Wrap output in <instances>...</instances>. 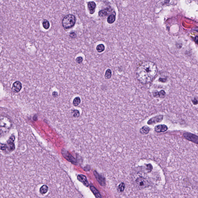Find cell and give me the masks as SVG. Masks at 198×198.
I'll return each instance as SVG.
<instances>
[{"label":"cell","mask_w":198,"mask_h":198,"mask_svg":"<svg viewBox=\"0 0 198 198\" xmlns=\"http://www.w3.org/2000/svg\"><path fill=\"white\" fill-rule=\"evenodd\" d=\"M157 71V66L154 62L145 61L142 62L137 69V78L142 84H148L154 79Z\"/></svg>","instance_id":"1"},{"label":"cell","mask_w":198,"mask_h":198,"mask_svg":"<svg viewBox=\"0 0 198 198\" xmlns=\"http://www.w3.org/2000/svg\"><path fill=\"white\" fill-rule=\"evenodd\" d=\"M76 22V17L74 15H67L62 20V25L64 28L69 29L73 27Z\"/></svg>","instance_id":"2"},{"label":"cell","mask_w":198,"mask_h":198,"mask_svg":"<svg viewBox=\"0 0 198 198\" xmlns=\"http://www.w3.org/2000/svg\"><path fill=\"white\" fill-rule=\"evenodd\" d=\"M184 136L188 140L191 141L195 144H198V137L195 135L186 132L184 134Z\"/></svg>","instance_id":"3"},{"label":"cell","mask_w":198,"mask_h":198,"mask_svg":"<svg viewBox=\"0 0 198 198\" xmlns=\"http://www.w3.org/2000/svg\"><path fill=\"white\" fill-rule=\"evenodd\" d=\"M162 119H163L162 115H158L150 119L148 121L147 124L149 125H154L155 124L161 122Z\"/></svg>","instance_id":"4"},{"label":"cell","mask_w":198,"mask_h":198,"mask_svg":"<svg viewBox=\"0 0 198 198\" xmlns=\"http://www.w3.org/2000/svg\"><path fill=\"white\" fill-rule=\"evenodd\" d=\"M22 87L21 83L19 81H16L13 84L12 87V91L14 93H18L20 92Z\"/></svg>","instance_id":"5"},{"label":"cell","mask_w":198,"mask_h":198,"mask_svg":"<svg viewBox=\"0 0 198 198\" xmlns=\"http://www.w3.org/2000/svg\"><path fill=\"white\" fill-rule=\"evenodd\" d=\"M87 7L89 12V13L91 14H93L95 11L96 8V4L93 1L89 2L87 4Z\"/></svg>","instance_id":"6"},{"label":"cell","mask_w":198,"mask_h":198,"mask_svg":"<svg viewBox=\"0 0 198 198\" xmlns=\"http://www.w3.org/2000/svg\"><path fill=\"white\" fill-rule=\"evenodd\" d=\"M167 129V127L164 125H158L156 126L155 127V131L157 133L165 132L166 131Z\"/></svg>","instance_id":"7"},{"label":"cell","mask_w":198,"mask_h":198,"mask_svg":"<svg viewBox=\"0 0 198 198\" xmlns=\"http://www.w3.org/2000/svg\"><path fill=\"white\" fill-rule=\"evenodd\" d=\"M137 185L140 187H146L147 184V181L143 178H139L136 181Z\"/></svg>","instance_id":"8"},{"label":"cell","mask_w":198,"mask_h":198,"mask_svg":"<svg viewBox=\"0 0 198 198\" xmlns=\"http://www.w3.org/2000/svg\"><path fill=\"white\" fill-rule=\"evenodd\" d=\"M110 9H105L101 10L99 12V16L100 17H104L107 16L110 13Z\"/></svg>","instance_id":"9"},{"label":"cell","mask_w":198,"mask_h":198,"mask_svg":"<svg viewBox=\"0 0 198 198\" xmlns=\"http://www.w3.org/2000/svg\"><path fill=\"white\" fill-rule=\"evenodd\" d=\"M115 19H116V13H115V12H114V13L113 14L110 15L108 17L107 19V22L109 24H111L115 21Z\"/></svg>","instance_id":"10"},{"label":"cell","mask_w":198,"mask_h":198,"mask_svg":"<svg viewBox=\"0 0 198 198\" xmlns=\"http://www.w3.org/2000/svg\"><path fill=\"white\" fill-rule=\"evenodd\" d=\"M94 174L96 178H97V181H98L99 183H100V184H101L102 186L104 185L105 184V182L104 179H103V177H102L101 176H100L96 171H94Z\"/></svg>","instance_id":"11"},{"label":"cell","mask_w":198,"mask_h":198,"mask_svg":"<svg viewBox=\"0 0 198 198\" xmlns=\"http://www.w3.org/2000/svg\"><path fill=\"white\" fill-rule=\"evenodd\" d=\"M78 179L82 182L83 183V184L86 186H88L89 185V184H88L87 178L84 175H81L79 176Z\"/></svg>","instance_id":"12"},{"label":"cell","mask_w":198,"mask_h":198,"mask_svg":"<svg viewBox=\"0 0 198 198\" xmlns=\"http://www.w3.org/2000/svg\"><path fill=\"white\" fill-rule=\"evenodd\" d=\"M90 188H91V191H92V192L95 195V196L96 197H97V198H102L101 195L100 194V193L93 186L91 185L90 187Z\"/></svg>","instance_id":"13"},{"label":"cell","mask_w":198,"mask_h":198,"mask_svg":"<svg viewBox=\"0 0 198 198\" xmlns=\"http://www.w3.org/2000/svg\"><path fill=\"white\" fill-rule=\"evenodd\" d=\"M150 129L149 127L147 126L143 127L140 130V133L142 134H147L149 133Z\"/></svg>","instance_id":"14"},{"label":"cell","mask_w":198,"mask_h":198,"mask_svg":"<svg viewBox=\"0 0 198 198\" xmlns=\"http://www.w3.org/2000/svg\"><path fill=\"white\" fill-rule=\"evenodd\" d=\"M154 97L156 96H159L161 98H164L166 97V93L165 91L163 90L159 92H156L154 94Z\"/></svg>","instance_id":"15"},{"label":"cell","mask_w":198,"mask_h":198,"mask_svg":"<svg viewBox=\"0 0 198 198\" xmlns=\"http://www.w3.org/2000/svg\"><path fill=\"white\" fill-rule=\"evenodd\" d=\"M112 75V72L111 69H108L106 70L105 74V78L106 79H110Z\"/></svg>","instance_id":"16"},{"label":"cell","mask_w":198,"mask_h":198,"mask_svg":"<svg viewBox=\"0 0 198 198\" xmlns=\"http://www.w3.org/2000/svg\"><path fill=\"white\" fill-rule=\"evenodd\" d=\"M105 46L103 44H100L97 47V50L99 53H101L105 51Z\"/></svg>","instance_id":"17"},{"label":"cell","mask_w":198,"mask_h":198,"mask_svg":"<svg viewBox=\"0 0 198 198\" xmlns=\"http://www.w3.org/2000/svg\"><path fill=\"white\" fill-rule=\"evenodd\" d=\"M43 26L45 29H48L50 27V23L47 20H44L42 23Z\"/></svg>","instance_id":"18"},{"label":"cell","mask_w":198,"mask_h":198,"mask_svg":"<svg viewBox=\"0 0 198 198\" xmlns=\"http://www.w3.org/2000/svg\"><path fill=\"white\" fill-rule=\"evenodd\" d=\"M125 185L124 183H121L119 185V189L120 191L121 192L124 191L125 189Z\"/></svg>","instance_id":"19"},{"label":"cell","mask_w":198,"mask_h":198,"mask_svg":"<svg viewBox=\"0 0 198 198\" xmlns=\"http://www.w3.org/2000/svg\"><path fill=\"white\" fill-rule=\"evenodd\" d=\"M76 61L77 63L80 64L82 63V62L83 61V58L81 57H78L76 59Z\"/></svg>","instance_id":"20"},{"label":"cell","mask_w":198,"mask_h":198,"mask_svg":"<svg viewBox=\"0 0 198 198\" xmlns=\"http://www.w3.org/2000/svg\"><path fill=\"white\" fill-rule=\"evenodd\" d=\"M69 36L72 38H76V34L74 32H70Z\"/></svg>","instance_id":"21"},{"label":"cell","mask_w":198,"mask_h":198,"mask_svg":"<svg viewBox=\"0 0 198 198\" xmlns=\"http://www.w3.org/2000/svg\"><path fill=\"white\" fill-rule=\"evenodd\" d=\"M193 104L194 105H197L198 103V99L196 98H194V99L192 100Z\"/></svg>","instance_id":"22"},{"label":"cell","mask_w":198,"mask_h":198,"mask_svg":"<svg viewBox=\"0 0 198 198\" xmlns=\"http://www.w3.org/2000/svg\"><path fill=\"white\" fill-rule=\"evenodd\" d=\"M195 42H196L197 43H198V36H196V37H195Z\"/></svg>","instance_id":"23"},{"label":"cell","mask_w":198,"mask_h":198,"mask_svg":"<svg viewBox=\"0 0 198 198\" xmlns=\"http://www.w3.org/2000/svg\"><path fill=\"white\" fill-rule=\"evenodd\" d=\"M196 31V32H198V28H195V29H194Z\"/></svg>","instance_id":"24"}]
</instances>
